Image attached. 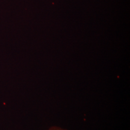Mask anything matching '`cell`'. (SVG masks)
Returning a JSON list of instances; mask_svg holds the SVG:
<instances>
[{"label": "cell", "mask_w": 130, "mask_h": 130, "mask_svg": "<svg viewBox=\"0 0 130 130\" xmlns=\"http://www.w3.org/2000/svg\"><path fill=\"white\" fill-rule=\"evenodd\" d=\"M46 130H68V129H64V128H63L61 127H60V126H51V127H50L48 129Z\"/></svg>", "instance_id": "obj_1"}]
</instances>
